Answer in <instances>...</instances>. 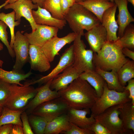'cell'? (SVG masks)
<instances>
[{
  "label": "cell",
  "mask_w": 134,
  "mask_h": 134,
  "mask_svg": "<svg viewBox=\"0 0 134 134\" xmlns=\"http://www.w3.org/2000/svg\"><path fill=\"white\" fill-rule=\"evenodd\" d=\"M95 70L104 79L109 89L119 92L125 91V87L119 82L117 72L113 70L105 71L98 67H95Z\"/></svg>",
  "instance_id": "cell-26"
},
{
  "label": "cell",
  "mask_w": 134,
  "mask_h": 134,
  "mask_svg": "<svg viewBox=\"0 0 134 134\" xmlns=\"http://www.w3.org/2000/svg\"><path fill=\"white\" fill-rule=\"evenodd\" d=\"M3 47L2 44L0 42V51L3 49ZM3 63V61L0 59V67H2Z\"/></svg>",
  "instance_id": "cell-45"
},
{
  "label": "cell",
  "mask_w": 134,
  "mask_h": 134,
  "mask_svg": "<svg viewBox=\"0 0 134 134\" xmlns=\"http://www.w3.org/2000/svg\"><path fill=\"white\" fill-rule=\"evenodd\" d=\"M10 134H24L22 127L17 125H13Z\"/></svg>",
  "instance_id": "cell-43"
},
{
  "label": "cell",
  "mask_w": 134,
  "mask_h": 134,
  "mask_svg": "<svg viewBox=\"0 0 134 134\" xmlns=\"http://www.w3.org/2000/svg\"><path fill=\"white\" fill-rule=\"evenodd\" d=\"M73 31L76 34L84 33V30L89 31L101 23L93 13L80 4L75 2L70 8L64 16Z\"/></svg>",
  "instance_id": "cell-3"
},
{
  "label": "cell",
  "mask_w": 134,
  "mask_h": 134,
  "mask_svg": "<svg viewBox=\"0 0 134 134\" xmlns=\"http://www.w3.org/2000/svg\"><path fill=\"white\" fill-rule=\"evenodd\" d=\"M84 35L94 53H98L107 41L106 31L101 23L87 31Z\"/></svg>",
  "instance_id": "cell-15"
},
{
  "label": "cell",
  "mask_w": 134,
  "mask_h": 134,
  "mask_svg": "<svg viewBox=\"0 0 134 134\" xmlns=\"http://www.w3.org/2000/svg\"><path fill=\"white\" fill-rule=\"evenodd\" d=\"M29 53V62L31 69L40 72H44L50 69V62L41 48L30 44Z\"/></svg>",
  "instance_id": "cell-16"
},
{
  "label": "cell",
  "mask_w": 134,
  "mask_h": 134,
  "mask_svg": "<svg viewBox=\"0 0 134 134\" xmlns=\"http://www.w3.org/2000/svg\"><path fill=\"white\" fill-rule=\"evenodd\" d=\"M24 110H14L3 106L0 116V126L6 124L17 125L22 127L21 115Z\"/></svg>",
  "instance_id": "cell-27"
},
{
  "label": "cell",
  "mask_w": 134,
  "mask_h": 134,
  "mask_svg": "<svg viewBox=\"0 0 134 134\" xmlns=\"http://www.w3.org/2000/svg\"><path fill=\"white\" fill-rule=\"evenodd\" d=\"M85 0H83V1Z\"/></svg>",
  "instance_id": "cell-53"
},
{
  "label": "cell",
  "mask_w": 134,
  "mask_h": 134,
  "mask_svg": "<svg viewBox=\"0 0 134 134\" xmlns=\"http://www.w3.org/2000/svg\"><path fill=\"white\" fill-rule=\"evenodd\" d=\"M59 29L57 27L37 24L35 30L24 35L28 39L30 44L41 48L53 37L57 36Z\"/></svg>",
  "instance_id": "cell-11"
},
{
  "label": "cell",
  "mask_w": 134,
  "mask_h": 134,
  "mask_svg": "<svg viewBox=\"0 0 134 134\" xmlns=\"http://www.w3.org/2000/svg\"><path fill=\"white\" fill-rule=\"evenodd\" d=\"M90 129L95 134H111L104 126L96 121L92 125Z\"/></svg>",
  "instance_id": "cell-38"
},
{
  "label": "cell",
  "mask_w": 134,
  "mask_h": 134,
  "mask_svg": "<svg viewBox=\"0 0 134 134\" xmlns=\"http://www.w3.org/2000/svg\"><path fill=\"white\" fill-rule=\"evenodd\" d=\"M90 112L89 108L79 109L70 107L67 113L70 123L81 128L90 129L96 121L93 115L91 114L89 117L86 116Z\"/></svg>",
  "instance_id": "cell-18"
},
{
  "label": "cell",
  "mask_w": 134,
  "mask_h": 134,
  "mask_svg": "<svg viewBox=\"0 0 134 134\" xmlns=\"http://www.w3.org/2000/svg\"><path fill=\"white\" fill-rule=\"evenodd\" d=\"M53 79L50 80L44 85L38 88L37 93L24 108L28 115L31 114L34 110L41 104L60 97L58 91L52 90L50 88Z\"/></svg>",
  "instance_id": "cell-14"
},
{
  "label": "cell",
  "mask_w": 134,
  "mask_h": 134,
  "mask_svg": "<svg viewBox=\"0 0 134 134\" xmlns=\"http://www.w3.org/2000/svg\"><path fill=\"white\" fill-rule=\"evenodd\" d=\"M3 106L2 105H0V116L2 113Z\"/></svg>",
  "instance_id": "cell-50"
},
{
  "label": "cell",
  "mask_w": 134,
  "mask_h": 134,
  "mask_svg": "<svg viewBox=\"0 0 134 134\" xmlns=\"http://www.w3.org/2000/svg\"><path fill=\"white\" fill-rule=\"evenodd\" d=\"M33 3L36 4L38 6L42 7L45 0H31Z\"/></svg>",
  "instance_id": "cell-44"
},
{
  "label": "cell",
  "mask_w": 134,
  "mask_h": 134,
  "mask_svg": "<svg viewBox=\"0 0 134 134\" xmlns=\"http://www.w3.org/2000/svg\"><path fill=\"white\" fill-rule=\"evenodd\" d=\"M71 127L67 113L64 114L48 122L44 134H62L69 130Z\"/></svg>",
  "instance_id": "cell-22"
},
{
  "label": "cell",
  "mask_w": 134,
  "mask_h": 134,
  "mask_svg": "<svg viewBox=\"0 0 134 134\" xmlns=\"http://www.w3.org/2000/svg\"><path fill=\"white\" fill-rule=\"evenodd\" d=\"M110 1L113 2H114V0H109Z\"/></svg>",
  "instance_id": "cell-52"
},
{
  "label": "cell",
  "mask_w": 134,
  "mask_h": 134,
  "mask_svg": "<svg viewBox=\"0 0 134 134\" xmlns=\"http://www.w3.org/2000/svg\"><path fill=\"white\" fill-rule=\"evenodd\" d=\"M114 2L118 10L116 21L118 26L117 35L119 38L123 35L126 27L131 23L134 21V18L128 10V2L127 0H114Z\"/></svg>",
  "instance_id": "cell-21"
},
{
  "label": "cell",
  "mask_w": 134,
  "mask_h": 134,
  "mask_svg": "<svg viewBox=\"0 0 134 134\" xmlns=\"http://www.w3.org/2000/svg\"><path fill=\"white\" fill-rule=\"evenodd\" d=\"M60 6L62 14L64 16L67 13L70 7L67 0H60Z\"/></svg>",
  "instance_id": "cell-40"
},
{
  "label": "cell",
  "mask_w": 134,
  "mask_h": 134,
  "mask_svg": "<svg viewBox=\"0 0 134 134\" xmlns=\"http://www.w3.org/2000/svg\"><path fill=\"white\" fill-rule=\"evenodd\" d=\"M94 15L101 23L103 15L107 9L114 5V2L109 0H86L78 3Z\"/></svg>",
  "instance_id": "cell-23"
},
{
  "label": "cell",
  "mask_w": 134,
  "mask_h": 134,
  "mask_svg": "<svg viewBox=\"0 0 134 134\" xmlns=\"http://www.w3.org/2000/svg\"><path fill=\"white\" fill-rule=\"evenodd\" d=\"M84 34V33L77 34L73 44V66L80 74L87 70H95L93 63L94 52L90 49H86V45L81 39Z\"/></svg>",
  "instance_id": "cell-5"
},
{
  "label": "cell",
  "mask_w": 134,
  "mask_h": 134,
  "mask_svg": "<svg viewBox=\"0 0 134 134\" xmlns=\"http://www.w3.org/2000/svg\"><path fill=\"white\" fill-rule=\"evenodd\" d=\"M60 0H45L42 7L49 12L54 17L59 19H64V16L61 11Z\"/></svg>",
  "instance_id": "cell-33"
},
{
  "label": "cell",
  "mask_w": 134,
  "mask_h": 134,
  "mask_svg": "<svg viewBox=\"0 0 134 134\" xmlns=\"http://www.w3.org/2000/svg\"><path fill=\"white\" fill-rule=\"evenodd\" d=\"M122 49L116 41H107L98 53H94L93 63L95 67L117 72L129 60L123 54Z\"/></svg>",
  "instance_id": "cell-2"
},
{
  "label": "cell",
  "mask_w": 134,
  "mask_h": 134,
  "mask_svg": "<svg viewBox=\"0 0 134 134\" xmlns=\"http://www.w3.org/2000/svg\"><path fill=\"white\" fill-rule=\"evenodd\" d=\"M123 104L111 106L102 113L94 116L95 121L104 126L111 134H127L119 116V109Z\"/></svg>",
  "instance_id": "cell-7"
},
{
  "label": "cell",
  "mask_w": 134,
  "mask_h": 134,
  "mask_svg": "<svg viewBox=\"0 0 134 134\" xmlns=\"http://www.w3.org/2000/svg\"><path fill=\"white\" fill-rule=\"evenodd\" d=\"M13 125L8 124L0 126V134H10Z\"/></svg>",
  "instance_id": "cell-41"
},
{
  "label": "cell",
  "mask_w": 134,
  "mask_h": 134,
  "mask_svg": "<svg viewBox=\"0 0 134 134\" xmlns=\"http://www.w3.org/2000/svg\"><path fill=\"white\" fill-rule=\"evenodd\" d=\"M30 45L27 37L19 31H17L15 34L13 48L16 57L13 70L19 72L29 62Z\"/></svg>",
  "instance_id": "cell-9"
},
{
  "label": "cell",
  "mask_w": 134,
  "mask_h": 134,
  "mask_svg": "<svg viewBox=\"0 0 134 134\" xmlns=\"http://www.w3.org/2000/svg\"><path fill=\"white\" fill-rule=\"evenodd\" d=\"M18 0H9L8 3H13Z\"/></svg>",
  "instance_id": "cell-49"
},
{
  "label": "cell",
  "mask_w": 134,
  "mask_h": 134,
  "mask_svg": "<svg viewBox=\"0 0 134 134\" xmlns=\"http://www.w3.org/2000/svg\"><path fill=\"white\" fill-rule=\"evenodd\" d=\"M32 74L31 71L24 74L13 70L10 71H6L0 67V79L10 84H16L22 86L23 84H21L20 81L25 80Z\"/></svg>",
  "instance_id": "cell-28"
},
{
  "label": "cell",
  "mask_w": 134,
  "mask_h": 134,
  "mask_svg": "<svg viewBox=\"0 0 134 134\" xmlns=\"http://www.w3.org/2000/svg\"><path fill=\"white\" fill-rule=\"evenodd\" d=\"M73 49L72 44L65 50L57 65L48 74L37 80L27 82V84L31 85L36 83H45L56 77L67 67L72 65L74 62Z\"/></svg>",
  "instance_id": "cell-12"
},
{
  "label": "cell",
  "mask_w": 134,
  "mask_h": 134,
  "mask_svg": "<svg viewBox=\"0 0 134 134\" xmlns=\"http://www.w3.org/2000/svg\"><path fill=\"white\" fill-rule=\"evenodd\" d=\"M11 84L0 79V105L3 106L9 95Z\"/></svg>",
  "instance_id": "cell-35"
},
{
  "label": "cell",
  "mask_w": 134,
  "mask_h": 134,
  "mask_svg": "<svg viewBox=\"0 0 134 134\" xmlns=\"http://www.w3.org/2000/svg\"><path fill=\"white\" fill-rule=\"evenodd\" d=\"M80 75L73 65H71L53 79L50 88L52 90L58 91L66 88L74 80L79 78Z\"/></svg>",
  "instance_id": "cell-19"
},
{
  "label": "cell",
  "mask_w": 134,
  "mask_h": 134,
  "mask_svg": "<svg viewBox=\"0 0 134 134\" xmlns=\"http://www.w3.org/2000/svg\"><path fill=\"white\" fill-rule=\"evenodd\" d=\"M7 27L5 23L0 20V40L6 47L10 56L14 58L15 57V54L8 41V33L6 30Z\"/></svg>",
  "instance_id": "cell-34"
},
{
  "label": "cell",
  "mask_w": 134,
  "mask_h": 134,
  "mask_svg": "<svg viewBox=\"0 0 134 134\" xmlns=\"http://www.w3.org/2000/svg\"><path fill=\"white\" fill-rule=\"evenodd\" d=\"M58 92L70 108L76 109H90L98 97L94 89L89 83L79 77Z\"/></svg>",
  "instance_id": "cell-1"
},
{
  "label": "cell",
  "mask_w": 134,
  "mask_h": 134,
  "mask_svg": "<svg viewBox=\"0 0 134 134\" xmlns=\"http://www.w3.org/2000/svg\"><path fill=\"white\" fill-rule=\"evenodd\" d=\"M117 8L115 4L106 10L102 16L101 23L106 31L107 41H115L119 38L117 34L118 26L115 17Z\"/></svg>",
  "instance_id": "cell-17"
},
{
  "label": "cell",
  "mask_w": 134,
  "mask_h": 134,
  "mask_svg": "<svg viewBox=\"0 0 134 134\" xmlns=\"http://www.w3.org/2000/svg\"><path fill=\"white\" fill-rule=\"evenodd\" d=\"M36 10H33L34 19L36 24L56 27L59 29H63L67 23L65 19H59L53 17L45 9L38 6Z\"/></svg>",
  "instance_id": "cell-20"
},
{
  "label": "cell",
  "mask_w": 134,
  "mask_h": 134,
  "mask_svg": "<svg viewBox=\"0 0 134 134\" xmlns=\"http://www.w3.org/2000/svg\"><path fill=\"white\" fill-rule=\"evenodd\" d=\"M8 1L9 0H6L4 3L0 5V10L2 7H4L8 3Z\"/></svg>",
  "instance_id": "cell-46"
},
{
  "label": "cell",
  "mask_w": 134,
  "mask_h": 134,
  "mask_svg": "<svg viewBox=\"0 0 134 134\" xmlns=\"http://www.w3.org/2000/svg\"><path fill=\"white\" fill-rule=\"evenodd\" d=\"M68 1L70 6L71 7L75 3L74 0H67Z\"/></svg>",
  "instance_id": "cell-47"
},
{
  "label": "cell",
  "mask_w": 134,
  "mask_h": 134,
  "mask_svg": "<svg viewBox=\"0 0 134 134\" xmlns=\"http://www.w3.org/2000/svg\"><path fill=\"white\" fill-rule=\"evenodd\" d=\"M127 83V85L124 87L125 91H129V98L131 100L132 103L134 104V79H130Z\"/></svg>",
  "instance_id": "cell-39"
},
{
  "label": "cell",
  "mask_w": 134,
  "mask_h": 134,
  "mask_svg": "<svg viewBox=\"0 0 134 134\" xmlns=\"http://www.w3.org/2000/svg\"><path fill=\"white\" fill-rule=\"evenodd\" d=\"M79 77L89 83L94 89L98 97L101 96L106 82L95 70H88L84 72L80 75Z\"/></svg>",
  "instance_id": "cell-25"
},
{
  "label": "cell",
  "mask_w": 134,
  "mask_h": 134,
  "mask_svg": "<svg viewBox=\"0 0 134 134\" xmlns=\"http://www.w3.org/2000/svg\"><path fill=\"white\" fill-rule=\"evenodd\" d=\"M28 119L30 124L36 134H44L45 130L48 122L49 120L41 116L29 114Z\"/></svg>",
  "instance_id": "cell-32"
},
{
  "label": "cell",
  "mask_w": 134,
  "mask_h": 134,
  "mask_svg": "<svg viewBox=\"0 0 134 134\" xmlns=\"http://www.w3.org/2000/svg\"><path fill=\"white\" fill-rule=\"evenodd\" d=\"M119 116L124 128L127 134H134V104L131 101L122 104L119 109Z\"/></svg>",
  "instance_id": "cell-24"
},
{
  "label": "cell",
  "mask_w": 134,
  "mask_h": 134,
  "mask_svg": "<svg viewBox=\"0 0 134 134\" xmlns=\"http://www.w3.org/2000/svg\"><path fill=\"white\" fill-rule=\"evenodd\" d=\"M121 84L125 87L128 82L134 78V61L129 60L117 72Z\"/></svg>",
  "instance_id": "cell-29"
},
{
  "label": "cell",
  "mask_w": 134,
  "mask_h": 134,
  "mask_svg": "<svg viewBox=\"0 0 134 134\" xmlns=\"http://www.w3.org/2000/svg\"><path fill=\"white\" fill-rule=\"evenodd\" d=\"M70 108L66 100L59 97L40 104L32 114L45 117L50 121L59 116L67 113Z\"/></svg>",
  "instance_id": "cell-8"
},
{
  "label": "cell",
  "mask_w": 134,
  "mask_h": 134,
  "mask_svg": "<svg viewBox=\"0 0 134 134\" xmlns=\"http://www.w3.org/2000/svg\"><path fill=\"white\" fill-rule=\"evenodd\" d=\"M122 52L125 57H127L134 61V51L128 48H124L122 49Z\"/></svg>",
  "instance_id": "cell-42"
},
{
  "label": "cell",
  "mask_w": 134,
  "mask_h": 134,
  "mask_svg": "<svg viewBox=\"0 0 134 134\" xmlns=\"http://www.w3.org/2000/svg\"><path fill=\"white\" fill-rule=\"evenodd\" d=\"M128 2L130 3L132 5L134 6V0H127Z\"/></svg>",
  "instance_id": "cell-48"
},
{
  "label": "cell",
  "mask_w": 134,
  "mask_h": 134,
  "mask_svg": "<svg viewBox=\"0 0 134 134\" xmlns=\"http://www.w3.org/2000/svg\"><path fill=\"white\" fill-rule=\"evenodd\" d=\"M75 2L77 3H78L83 1V0H74Z\"/></svg>",
  "instance_id": "cell-51"
},
{
  "label": "cell",
  "mask_w": 134,
  "mask_h": 134,
  "mask_svg": "<svg viewBox=\"0 0 134 134\" xmlns=\"http://www.w3.org/2000/svg\"><path fill=\"white\" fill-rule=\"evenodd\" d=\"M129 93L127 91L119 92L109 89L106 83L104 86L102 94L98 97L90 109L91 114L94 116L100 114L113 105L131 101L129 98Z\"/></svg>",
  "instance_id": "cell-6"
},
{
  "label": "cell",
  "mask_w": 134,
  "mask_h": 134,
  "mask_svg": "<svg viewBox=\"0 0 134 134\" xmlns=\"http://www.w3.org/2000/svg\"><path fill=\"white\" fill-rule=\"evenodd\" d=\"M0 20L3 22L10 29L11 39L10 44L13 49V43L15 39L14 29L15 26L19 25L20 22L15 21V13L14 11L7 14L4 12H0Z\"/></svg>",
  "instance_id": "cell-31"
},
{
  "label": "cell",
  "mask_w": 134,
  "mask_h": 134,
  "mask_svg": "<svg viewBox=\"0 0 134 134\" xmlns=\"http://www.w3.org/2000/svg\"><path fill=\"white\" fill-rule=\"evenodd\" d=\"M77 34L73 32L61 37L57 36L47 41L41 49L50 62H53L59 52L65 45L73 41Z\"/></svg>",
  "instance_id": "cell-13"
},
{
  "label": "cell",
  "mask_w": 134,
  "mask_h": 134,
  "mask_svg": "<svg viewBox=\"0 0 134 134\" xmlns=\"http://www.w3.org/2000/svg\"><path fill=\"white\" fill-rule=\"evenodd\" d=\"M38 89L25 83L22 86L11 84L9 95L3 106L13 110H24L37 93Z\"/></svg>",
  "instance_id": "cell-4"
},
{
  "label": "cell",
  "mask_w": 134,
  "mask_h": 134,
  "mask_svg": "<svg viewBox=\"0 0 134 134\" xmlns=\"http://www.w3.org/2000/svg\"><path fill=\"white\" fill-rule=\"evenodd\" d=\"M116 41L122 48H127L134 50V25L130 24L126 28L123 36Z\"/></svg>",
  "instance_id": "cell-30"
},
{
  "label": "cell",
  "mask_w": 134,
  "mask_h": 134,
  "mask_svg": "<svg viewBox=\"0 0 134 134\" xmlns=\"http://www.w3.org/2000/svg\"><path fill=\"white\" fill-rule=\"evenodd\" d=\"M21 118L24 134H34L29 121L28 114L25 110L21 114Z\"/></svg>",
  "instance_id": "cell-36"
},
{
  "label": "cell",
  "mask_w": 134,
  "mask_h": 134,
  "mask_svg": "<svg viewBox=\"0 0 134 134\" xmlns=\"http://www.w3.org/2000/svg\"><path fill=\"white\" fill-rule=\"evenodd\" d=\"M71 123V127L68 131L63 133L64 134H95L90 130L84 129Z\"/></svg>",
  "instance_id": "cell-37"
},
{
  "label": "cell",
  "mask_w": 134,
  "mask_h": 134,
  "mask_svg": "<svg viewBox=\"0 0 134 134\" xmlns=\"http://www.w3.org/2000/svg\"><path fill=\"white\" fill-rule=\"evenodd\" d=\"M38 5L33 3L31 0H18L12 3H8L4 7L5 9H12L15 13V20L21 22V18L24 17L30 23L32 31H34L37 24L33 17L32 11L37 9Z\"/></svg>",
  "instance_id": "cell-10"
}]
</instances>
